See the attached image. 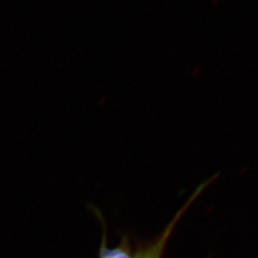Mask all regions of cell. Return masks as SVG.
<instances>
[{
  "label": "cell",
  "mask_w": 258,
  "mask_h": 258,
  "mask_svg": "<svg viewBox=\"0 0 258 258\" xmlns=\"http://www.w3.org/2000/svg\"><path fill=\"white\" fill-rule=\"evenodd\" d=\"M206 184L208 185L209 182H207ZM206 184H203L199 188H197V190L194 192V195L190 197V199L182 207V209H180V211L174 215L172 221L166 226V228L164 229V231L161 232L160 235L154 241L151 242L150 244H148L145 247L141 248L139 252H137V254L134 256V258H163L166 245L168 243L169 239H170V237L172 235V232L175 228L176 224L179 223V221L182 219L183 214L186 212V210L194 203V200H195L199 196V194L203 191L204 187L206 186Z\"/></svg>",
  "instance_id": "6da1fadb"
},
{
  "label": "cell",
  "mask_w": 258,
  "mask_h": 258,
  "mask_svg": "<svg viewBox=\"0 0 258 258\" xmlns=\"http://www.w3.org/2000/svg\"><path fill=\"white\" fill-rule=\"evenodd\" d=\"M99 258H134V256L131 253V247L127 241L122 242L115 247H108L106 242H102Z\"/></svg>",
  "instance_id": "7a4b0ae2"
}]
</instances>
